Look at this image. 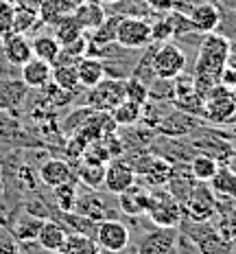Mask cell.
Instances as JSON below:
<instances>
[{"label":"cell","mask_w":236,"mask_h":254,"mask_svg":"<svg viewBox=\"0 0 236 254\" xmlns=\"http://www.w3.org/2000/svg\"><path fill=\"white\" fill-rule=\"evenodd\" d=\"M199 123L192 114H186L182 110L177 112H169L166 119H160V123L155 127L162 131L164 136H171V138H177V136H184V134H190Z\"/></svg>","instance_id":"e0dca14e"},{"label":"cell","mask_w":236,"mask_h":254,"mask_svg":"<svg viewBox=\"0 0 236 254\" xmlns=\"http://www.w3.org/2000/svg\"><path fill=\"white\" fill-rule=\"evenodd\" d=\"M72 15H75V20L81 24V29L86 33H92L94 29H98L103 24V20L107 18L103 4L98 0H81L77 4V9L72 11Z\"/></svg>","instance_id":"ac0fdd59"},{"label":"cell","mask_w":236,"mask_h":254,"mask_svg":"<svg viewBox=\"0 0 236 254\" xmlns=\"http://www.w3.org/2000/svg\"><path fill=\"white\" fill-rule=\"evenodd\" d=\"M9 2H11V4H18V2H20V0H9Z\"/></svg>","instance_id":"7dc6e473"},{"label":"cell","mask_w":236,"mask_h":254,"mask_svg":"<svg viewBox=\"0 0 236 254\" xmlns=\"http://www.w3.org/2000/svg\"><path fill=\"white\" fill-rule=\"evenodd\" d=\"M68 237V228L61 221H52V219H44V224H42L40 228V235H38V241L42 250L46 252H59V248L64 246Z\"/></svg>","instance_id":"44dd1931"},{"label":"cell","mask_w":236,"mask_h":254,"mask_svg":"<svg viewBox=\"0 0 236 254\" xmlns=\"http://www.w3.org/2000/svg\"><path fill=\"white\" fill-rule=\"evenodd\" d=\"M236 114V99L232 88L217 83L203 94V119L214 125H225L232 123Z\"/></svg>","instance_id":"7a4b0ae2"},{"label":"cell","mask_w":236,"mask_h":254,"mask_svg":"<svg viewBox=\"0 0 236 254\" xmlns=\"http://www.w3.org/2000/svg\"><path fill=\"white\" fill-rule=\"evenodd\" d=\"M50 26H52V31H55L52 35H55L57 42H59L61 46H66V44H70V42L79 40L83 33H86V31L81 29V24H79L77 20H75V15H72V13L57 18Z\"/></svg>","instance_id":"484cf974"},{"label":"cell","mask_w":236,"mask_h":254,"mask_svg":"<svg viewBox=\"0 0 236 254\" xmlns=\"http://www.w3.org/2000/svg\"><path fill=\"white\" fill-rule=\"evenodd\" d=\"M149 219L162 228H177L184 219L182 204L171 195L169 189L157 187L151 190V206H149Z\"/></svg>","instance_id":"3957f363"},{"label":"cell","mask_w":236,"mask_h":254,"mask_svg":"<svg viewBox=\"0 0 236 254\" xmlns=\"http://www.w3.org/2000/svg\"><path fill=\"white\" fill-rule=\"evenodd\" d=\"M225 66H230L232 70H236V42L230 46V55H228V62H225Z\"/></svg>","instance_id":"7bdbcfd3"},{"label":"cell","mask_w":236,"mask_h":254,"mask_svg":"<svg viewBox=\"0 0 236 254\" xmlns=\"http://www.w3.org/2000/svg\"><path fill=\"white\" fill-rule=\"evenodd\" d=\"M20 2H24V4H29V7H35V9H38L42 0H20Z\"/></svg>","instance_id":"ee69618b"},{"label":"cell","mask_w":236,"mask_h":254,"mask_svg":"<svg viewBox=\"0 0 236 254\" xmlns=\"http://www.w3.org/2000/svg\"><path fill=\"white\" fill-rule=\"evenodd\" d=\"M142 2L149 7V11H155L162 15H166L169 11L175 9V0H142Z\"/></svg>","instance_id":"b9f144b4"},{"label":"cell","mask_w":236,"mask_h":254,"mask_svg":"<svg viewBox=\"0 0 236 254\" xmlns=\"http://www.w3.org/2000/svg\"><path fill=\"white\" fill-rule=\"evenodd\" d=\"M88 145H90V142H88L86 138H83V136H79L77 131H75V136H72V138L66 142L64 149H66V153H68L70 158H75V160H81V156L86 153V147H88Z\"/></svg>","instance_id":"ab89813d"},{"label":"cell","mask_w":236,"mask_h":254,"mask_svg":"<svg viewBox=\"0 0 236 254\" xmlns=\"http://www.w3.org/2000/svg\"><path fill=\"white\" fill-rule=\"evenodd\" d=\"M136 254H180V228L155 226L142 235L136 246Z\"/></svg>","instance_id":"ba28073f"},{"label":"cell","mask_w":236,"mask_h":254,"mask_svg":"<svg viewBox=\"0 0 236 254\" xmlns=\"http://www.w3.org/2000/svg\"><path fill=\"white\" fill-rule=\"evenodd\" d=\"M149 206H151V189H146L138 182L118 195V208L127 217H142L149 213Z\"/></svg>","instance_id":"8fae6325"},{"label":"cell","mask_w":236,"mask_h":254,"mask_svg":"<svg viewBox=\"0 0 236 254\" xmlns=\"http://www.w3.org/2000/svg\"><path fill=\"white\" fill-rule=\"evenodd\" d=\"M44 224V219L38 215H31V213H22L15 219L13 228H11V235L15 237L18 243H33L40 235V228Z\"/></svg>","instance_id":"603a6c76"},{"label":"cell","mask_w":236,"mask_h":254,"mask_svg":"<svg viewBox=\"0 0 236 254\" xmlns=\"http://www.w3.org/2000/svg\"><path fill=\"white\" fill-rule=\"evenodd\" d=\"M134 254H136V252H134Z\"/></svg>","instance_id":"f907efd6"},{"label":"cell","mask_w":236,"mask_h":254,"mask_svg":"<svg viewBox=\"0 0 236 254\" xmlns=\"http://www.w3.org/2000/svg\"><path fill=\"white\" fill-rule=\"evenodd\" d=\"M125 99L138 103V105H144L149 101V86H146L144 81H140L138 77L129 75L125 79Z\"/></svg>","instance_id":"d590c367"},{"label":"cell","mask_w":236,"mask_h":254,"mask_svg":"<svg viewBox=\"0 0 236 254\" xmlns=\"http://www.w3.org/2000/svg\"><path fill=\"white\" fill-rule=\"evenodd\" d=\"M217 199H230L236 202V171L230 165H221L214 173V178L208 182Z\"/></svg>","instance_id":"ffe728a7"},{"label":"cell","mask_w":236,"mask_h":254,"mask_svg":"<svg viewBox=\"0 0 236 254\" xmlns=\"http://www.w3.org/2000/svg\"><path fill=\"white\" fill-rule=\"evenodd\" d=\"M11 26H13V4L9 0H0V40L4 35L13 33Z\"/></svg>","instance_id":"f35d334b"},{"label":"cell","mask_w":236,"mask_h":254,"mask_svg":"<svg viewBox=\"0 0 236 254\" xmlns=\"http://www.w3.org/2000/svg\"><path fill=\"white\" fill-rule=\"evenodd\" d=\"M77 75H79V83L90 90L105 77V64L101 57L83 55L81 60L77 62Z\"/></svg>","instance_id":"7402d4cb"},{"label":"cell","mask_w":236,"mask_h":254,"mask_svg":"<svg viewBox=\"0 0 236 254\" xmlns=\"http://www.w3.org/2000/svg\"><path fill=\"white\" fill-rule=\"evenodd\" d=\"M35 24H42L38 9L29 7V4H24V2L13 4V26H11L13 33H24L26 35L29 31L35 29Z\"/></svg>","instance_id":"4316f807"},{"label":"cell","mask_w":236,"mask_h":254,"mask_svg":"<svg viewBox=\"0 0 236 254\" xmlns=\"http://www.w3.org/2000/svg\"><path fill=\"white\" fill-rule=\"evenodd\" d=\"M125 101V79L103 77L101 81L88 92V108L98 110V112H112L114 108Z\"/></svg>","instance_id":"52a82bcc"},{"label":"cell","mask_w":236,"mask_h":254,"mask_svg":"<svg viewBox=\"0 0 236 254\" xmlns=\"http://www.w3.org/2000/svg\"><path fill=\"white\" fill-rule=\"evenodd\" d=\"M151 68L155 79H175L186 70V53L171 42L157 44L151 57Z\"/></svg>","instance_id":"8992f818"},{"label":"cell","mask_w":236,"mask_h":254,"mask_svg":"<svg viewBox=\"0 0 236 254\" xmlns=\"http://www.w3.org/2000/svg\"><path fill=\"white\" fill-rule=\"evenodd\" d=\"M50 72H52V66L48 62L31 57L20 68V79H22V83L26 88H44L46 83H50Z\"/></svg>","instance_id":"d6986e66"},{"label":"cell","mask_w":236,"mask_h":254,"mask_svg":"<svg viewBox=\"0 0 236 254\" xmlns=\"http://www.w3.org/2000/svg\"><path fill=\"white\" fill-rule=\"evenodd\" d=\"M101 4H116V2H120V0H98Z\"/></svg>","instance_id":"f6af8a7d"},{"label":"cell","mask_w":236,"mask_h":254,"mask_svg":"<svg viewBox=\"0 0 236 254\" xmlns=\"http://www.w3.org/2000/svg\"><path fill=\"white\" fill-rule=\"evenodd\" d=\"M31 49H33V57H38L42 62H48L52 66L61 51V44L57 42L55 35L46 33V35H35V38L31 40Z\"/></svg>","instance_id":"f1b7e54d"},{"label":"cell","mask_w":236,"mask_h":254,"mask_svg":"<svg viewBox=\"0 0 236 254\" xmlns=\"http://www.w3.org/2000/svg\"><path fill=\"white\" fill-rule=\"evenodd\" d=\"M173 40V29L166 18H160L155 22H151V42L155 44H164V42Z\"/></svg>","instance_id":"74e56055"},{"label":"cell","mask_w":236,"mask_h":254,"mask_svg":"<svg viewBox=\"0 0 236 254\" xmlns=\"http://www.w3.org/2000/svg\"><path fill=\"white\" fill-rule=\"evenodd\" d=\"M136 184V169L131 167V162L120 160V158H114L105 165V180L103 187L114 195L125 193L127 189H131Z\"/></svg>","instance_id":"30bf717a"},{"label":"cell","mask_w":236,"mask_h":254,"mask_svg":"<svg viewBox=\"0 0 236 254\" xmlns=\"http://www.w3.org/2000/svg\"><path fill=\"white\" fill-rule=\"evenodd\" d=\"M120 18H123V15H109V18H105L103 24L92 31L90 44L92 46H107V44H112V42H116V29H118Z\"/></svg>","instance_id":"e575fe53"},{"label":"cell","mask_w":236,"mask_h":254,"mask_svg":"<svg viewBox=\"0 0 236 254\" xmlns=\"http://www.w3.org/2000/svg\"><path fill=\"white\" fill-rule=\"evenodd\" d=\"M234 138H236V129H234Z\"/></svg>","instance_id":"681fc988"},{"label":"cell","mask_w":236,"mask_h":254,"mask_svg":"<svg viewBox=\"0 0 236 254\" xmlns=\"http://www.w3.org/2000/svg\"><path fill=\"white\" fill-rule=\"evenodd\" d=\"M221 167L214 158L206 156V153H195L188 162V169H190V176L197 180V182H210L217 173V169Z\"/></svg>","instance_id":"1f68e13d"},{"label":"cell","mask_w":236,"mask_h":254,"mask_svg":"<svg viewBox=\"0 0 236 254\" xmlns=\"http://www.w3.org/2000/svg\"><path fill=\"white\" fill-rule=\"evenodd\" d=\"M75 213L88 217V219H92L94 224L105 221V219H116V217H114V210L109 208V204L105 202V197L98 193V190L79 195V197H77V206H75Z\"/></svg>","instance_id":"5bb4252c"},{"label":"cell","mask_w":236,"mask_h":254,"mask_svg":"<svg viewBox=\"0 0 236 254\" xmlns=\"http://www.w3.org/2000/svg\"><path fill=\"white\" fill-rule=\"evenodd\" d=\"M52 197H55V204L59 208V213H75L77 206V180H70V182H64L59 187H52Z\"/></svg>","instance_id":"d6a6232c"},{"label":"cell","mask_w":236,"mask_h":254,"mask_svg":"<svg viewBox=\"0 0 236 254\" xmlns=\"http://www.w3.org/2000/svg\"><path fill=\"white\" fill-rule=\"evenodd\" d=\"M184 219L201 224V221H210L217 217V195L208 187V182H197L186 202L182 204Z\"/></svg>","instance_id":"277c9868"},{"label":"cell","mask_w":236,"mask_h":254,"mask_svg":"<svg viewBox=\"0 0 236 254\" xmlns=\"http://www.w3.org/2000/svg\"><path fill=\"white\" fill-rule=\"evenodd\" d=\"M230 42L225 35L221 33H206L199 44L197 51V62H195V72H192V81H195V90L199 94H206L212 86H217L219 79H221V72L225 68V62H228L230 55Z\"/></svg>","instance_id":"6da1fadb"},{"label":"cell","mask_w":236,"mask_h":254,"mask_svg":"<svg viewBox=\"0 0 236 254\" xmlns=\"http://www.w3.org/2000/svg\"><path fill=\"white\" fill-rule=\"evenodd\" d=\"M188 18L195 33H214L221 26V11L214 2H197L188 9Z\"/></svg>","instance_id":"4fadbf2b"},{"label":"cell","mask_w":236,"mask_h":254,"mask_svg":"<svg viewBox=\"0 0 236 254\" xmlns=\"http://www.w3.org/2000/svg\"><path fill=\"white\" fill-rule=\"evenodd\" d=\"M59 254H101V248L96 246L94 237L68 232L64 246L59 248Z\"/></svg>","instance_id":"83f0119b"},{"label":"cell","mask_w":236,"mask_h":254,"mask_svg":"<svg viewBox=\"0 0 236 254\" xmlns=\"http://www.w3.org/2000/svg\"><path fill=\"white\" fill-rule=\"evenodd\" d=\"M75 178L81 180L88 189L98 190L103 187V180H105V165H101V162H90V160H79V171Z\"/></svg>","instance_id":"f546056e"},{"label":"cell","mask_w":236,"mask_h":254,"mask_svg":"<svg viewBox=\"0 0 236 254\" xmlns=\"http://www.w3.org/2000/svg\"><path fill=\"white\" fill-rule=\"evenodd\" d=\"M50 83H55L57 88L66 90V92H75L77 88H81L79 75H77V66H70V64H55L52 72H50Z\"/></svg>","instance_id":"4dcf8cb0"},{"label":"cell","mask_w":236,"mask_h":254,"mask_svg":"<svg viewBox=\"0 0 236 254\" xmlns=\"http://www.w3.org/2000/svg\"><path fill=\"white\" fill-rule=\"evenodd\" d=\"M232 92H234V99H236V86H234V88H232Z\"/></svg>","instance_id":"c3c4849f"},{"label":"cell","mask_w":236,"mask_h":254,"mask_svg":"<svg viewBox=\"0 0 236 254\" xmlns=\"http://www.w3.org/2000/svg\"><path fill=\"white\" fill-rule=\"evenodd\" d=\"M0 254H22V248L11 232L0 228Z\"/></svg>","instance_id":"60d3db41"},{"label":"cell","mask_w":236,"mask_h":254,"mask_svg":"<svg viewBox=\"0 0 236 254\" xmlns=\"http://www.w3.org/2000/svg\"><path fill=\"white\" fill-rule=\"evenodd\" d=\"M190 147H192V151L195 153H206V156L214 158L219 165H232L234 147H232V142L223 140L221 136L206 134V136H201V138L192 140Z\"/></svg>","instance_id":"7c38bea8"},{"label":"cell","mask_w":236,"mask_h":254,"mask_svg":"<svg viewBox=\"0 0 236 254\" xmlns=\"http://www.w3.org/2000/svg\"><path fill=\"white\" fill-rule=\"evenodd\" d=\"M232 162H236V147H234V156H232Z\"/></svg>","instance_id":"bcb514c9"},{"label":"cell","mask_w":236,"mask_h":254,"mask_svg":"<svg viewBox=\"0 0 236 254\" xmlns=\"http://www.w3.org/2000/svg\"><path fill=\"white\" fill-rule=\"evenodd\" d=\"M116 44L127 51H142L151 44V22L140 15H123L116 29Z\"/></svg>","instance_id":"5b68a950"},{"label":"cell","mask_w":236,"mask_h":254,"mask_svg":"<svg viewBox=\"0 0 236 254\" xmlns=\"http://www.w3.org/2000/svg\"><path fill=\"white\" fill-rule=\"evenodd\" d=\"M94 241L96 246L105 252H120L127 250L131 241V230L127 224L120 219H105L96 224V232H94Z\"/></svg>","instance_id":"9c48e42d"},{"label":"cell","mask_w":236,"mask_h":254,"mask_svg":"<svg viewBox=\"0 0 236 254\" xmlns=\"http://www.w3.org/2000/svg\"><path fill=\"white\" fill-rule=\"evenodd\" d=\"M81 0H42L40 7H38V13H40V20L42 24H52L57 18L61 15H68L77 9V4Z\"/></svg>","instance_id":"cb8c5ba5"},{"label":"cell","mask_w":236,"mask_h":254,"mask_svg":"<svg viewBox=\"0 0 236 254\" xmlns=\"http://www.w3.org/2000/svg\"><path fill=\"white\" fill-rule=\"evenodd\" d=\"M166 20H169L171 29H173V38H184V35L188 33H195V29H192L190 24V18H188V13H182V11H169L166 13Z\"/></svg>","instance_id":"8d00e7d4"},{"label":"cell","mask_w":236,"mask_h":254,"mask_svg":"<svg viewBox=\"0 0 236 254\" xmlns=\"http://www.w3.org/2000/svg\"><path fill=\"white\" fill-rule=\"evenodd\" d=\"M142 119V105L134 103V101H120L116 108L112 110V121L118 127H134L138 121Z\"/></svg>","instance_id":"836d02e7"},{"label":"cell","mask_w":236,"mask_h":254,"mask_svg":"<svg viewBox=\"0 0 236 254\" xmlns=\"http://www.w3.org/2000/svg\"><path fill=\"white\" fill-rule=\"evenodd\" d=\"M2 53L4 60L11 64L13 68H22L26 62L33 57V49H31V40L24 33H9L2 38Z\"/></svg>","instance_id":"9a60e30c"},{"label":"cell","mask_w":236,"mask_h":254,"mask_svg":"<svg viewBox=\"0 0 236 254\" xmlns=\"http://www.w3.org/2000/svg\"><path fill=\"white\" fill-rule=\"evenodd\" d=\"M38 176L42 182L50 189L59 187V184H64V182H70V180H77L70 165H68L66 160H61V158H48L44 165H40Z\"/></svg>","instance_id":"2e32d148"},{"label":"cell","mask_w":236,"mask_h":254,"mask_svg":"<svg viewBox=\"0 0 236 254\" xmlns=\"http://www.w3.org/2000/svg\"><path fill=\"white\" fill-rule=\"evenodd\" d=\"M26 88L22 79H4L0 81V110H15L26 97Z\"/></svg>","instance_id":"d4e9b609"}]
</instances>
